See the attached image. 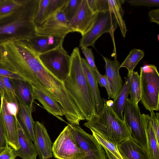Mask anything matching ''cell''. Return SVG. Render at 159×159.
Instances as JSON below:
<instances>
[{
	"label": "cell",
	"instance_id": "cell-41",
	"mask_svg": "<svg viewBox=\"0 0 159 159\" xmlns=\"http://www.w3.org/2000/svg\"><path fill=\"white\" fill-rule=\"evenodd\" d=\"M148 15L152 22L159 24V9L158 8L149 11Z\"/></svg>",
	"mask_w": 159,
	"mask_h": 159
},
{
	"label": "cell",
	"instance_id": "cell-21",
	"mask_svg": "<svg viewBox=\"0 0 159 159\" xmlns=\"http://www.w3.org/2000/svg\"><path fill=\"white\" fill-rule=\"evenodd\" d=\"M149 114L141 115L142 124L144 129L148 154L151 159H159V141L149 120Z\"/></svg>",
	"mask_w": 159,
	"mask_h": 159
},
{
	"label": "cell",
	"instance_id": "cell-6",
	"mask_svg": "<svg viewBox=\"0 0 159 159\" xmlns=\"http://www.w3.org/2000/svg\"><path fill=\"white\" fill-rule=\"evenodd\" d=\"M38 56L44 66L60 80L63 81L68 75L70 57L62 45Z\"/></svg>",
	"mask_w": 159,
	"mask_h": 159
},
{
	"label": "cell",
	"instance_id": "cell-22",
	"mask_svg": "<svg viewBox=\"0 0 159 159\" xmlns=\"http://www.w3.org/2000/svg\"><path fill=\"white\" fill-rule=\"evenodd\" d=\"M10 80L15 94L19 102L28 106L33 104L34 99L32 85L22 80L10 79Z\"/></svg>",
	"mask_w": 159,
	"mask_h": 159
},
{
	"label": "cell",
	"instance_id": "cell-33",
	"mask_svg": "<svg viewBox=\"0 0 159 159\" xmlns=\"http://www.w3.org/2000/svg\"><path fill=\"white\" fill-rule=\"evenodd\" d=\"M66 1V0H50L47 9L46 19L60 9Z\"/></svg>",
	"mask_w": 159,
	"mask_h": 159
},
{
	"label": "cell",
	"instance_id": "cell-1",
	"mask_svg": "<svg viewBox=\"0 0 159 159\" xmlns=\"http://www.w3.org/2000/svg\"><path fill=\"white\" fill-rule=\"evenodd\" d=\"M70 57L69 73L63 82L69 95L88 121L97 114L95 100L83 71L78 47L74 48Z\"/></svg>",
	"mask_w": 159,
	"mask_h": 159
},
{
	"label": "cell",
	"instance_id": "cell-14",
	"mask_svg": "<svg viewBox=\"0 0 159 159\" xmlns=\"http://www.w3.org/2000/svg\"><path fill=\"white\" fill-rule=\"evenodd\" d=\"M64 38L58 36H39L35 34L27 41L38 55L62 45Z\"/></svg>",
	"mask_w": 159,
	"mask_h": 159
},
{
	"label": "cell",
	"instance_id": "cell-43",
	"mask_svg": "<svg viewBox=\"0 0 159 159\" xmlns=\"http://www.w3.org/2000/svg\"><path fill=\"white\" fill-rule=\"evenodd\" d=\"M5 89H6L5 88L0 81V96H1L3 94Z\"/></svg>",
	"mask_w": 159,
	"mask_h": 159
},
{
	"label": "cell",
	"instance_id": "cell-13",
	"mask_svg": "<svg viewBox=\"0 0 159 159\" xmlns=\"http://www.w3.org/2000/svg\"><path fill=\"white\" fill-rule=\"evenodd\" d=\"M34 146L40 159H48L53 157L52 142L44 125L34 121Z\"/></svg>",
	"mask_w": 159,
	"mask_h": 159
},
{
	"label": "cell",
	"instance_id": "cell-39",
	"mask_svg": "<svg viewBox=\"0 0 159 159\" xmlns=\"http://www.w3.org/2000/svg\"><path fill=\"white\" fill-rule=\"evenodd\" d=\"M16 157L14 149L8 145L0 153V159H15Z\"/></svg>",
	"mask_w": 159,
	"mask_h": 159
},
{
	"label": "cell",
	"instance_id": "cell-38",
	"mask_svg": "<svg viewBox=\"0 0 159 159\" xmlns=\"http://www.w3.org/2000/svg\"><path fill=\"white\" fill-rule=\"evenodd\" d=\"M0 75L7 77L10 79H17L24 80L20 76L8 70L2 66L0 63Z\"/></svg>",
	"mask_w": 159,
	"mask_h": 159
},
{
	"label": "cell",
	"instance_id": "cell-16",
	"mask_svg": "<svg viewBox=\"0 0 159 159\" xmlns=\"http://www.w3.org/2000/svg\"><path fill=\"white\" fill-rule=\"evenodd\" d=\"M121 0H96L97 12L109 11L113 14L120 28L122 34L125 37L127 31L126 27L123 19L124 11Z\"/></svg>",
	"mask_w": 159,
	"mask_h": 159
},
{
	"label": "cell",
	"instance_id": "cell-27",
	"mask_svg": "<svg viewBox=\"0 0 159 159\" xmlns=\"http://www.w3.org/2000/svg\"><path fill=\"white\" fill-rule=\"evenodd\" d=\"M2 95L6 101L10 113L17 118L19 109V102L15 94L8 90L5 89Z\"/></svg>",
	"mask_w": 159,
	"mask_h": 159
},
{
	"label": "cell",
	"instance_id": "cell-29",
	"mask_svg": "<svg viewBox=\"0 0 159 159\" xmlns=\"http://www.w3.org/2000/svg\"><path fill=\"white\" fill-rule=\"evenodd\" d=\"M24 1V0H0V18L14 11Z\"/></svg>",
	"mask_w": 159,
	"mask_h": 159
},
{
	"label": "cell",
	"instance_id": "cell-10",
	"mask_svg": "<svg viewBox=\"0 0 159 159\" xmlns=\"http://www.w3.org/2000/svg\"><path fill=\"white\" fill-rule=\"evenodd\" d=\"M72 32L69 22L60 9L47 17L35 30V34L37 35L64 38Z\"/></svg>",
	"mask_w": 159,
	"mask_h": 159
},
{
	"label": "cell",
	"instance_id": "cell-37",
	"mask_svg": "<svg viewBox=\"0 0 159 159\" xmlns=\"http://www.w3.org/2000/svg\"><path fill=\"white\" fill-rule=\"evenodd\" d=\"M8 145L4 126L0 116V153Z\"/></svg>",
	"mask_w": 159,
	"mask_h": 159
},
{
	"label": "cell",
	"instance_id": "cell-26",
	"mask_svg": "<svg viewBox=\"0 0 159 159\" xmlns=\"http://www.w3.org/2000/svg\"><path fill=\"white\" fill-rule=\"evenodd\" d=\"M129 94L130 99L136 104L140 101L141 90L140 75L137 71H133L130 80Z\"/></svg>",
	"mask_w": 159,
	"mask_h": 159
},
{
	"label": "cell",
	"instance_id": "cell-35",
	"mask_svg": "<svg viewBox=\"0 0 159 159\" xmlns=\"http://www.w3.org/2000/svg\"><path fill=\"white\" fill-rule=\"evenodd\" d=\"M149 120L154 131L157 139L159 141V114L158 112H151Z\"/></svg>",
	"mask_w": 159,
	"mask_h": 159
},
{
	"label": "cell",
	"instance_id": "cell-5",
	"mask_svg": "<svg viewBox=\"0 0 159 159\" xmlns=\"http://www.w3.org/2000/svg\"><path fill=\"white\" fill-rule=\"evenodd\" d=\"M118 26L114 15L111 12H98L89 28L82 35L79 46L94 47L97 40L103 34L108 32L112 37L114 43L113 34Z\"/></svg>",
	"mask_w": 159,
	"mask_h": 159
},
{
	"label": "cell",
	"instance_id": "cell-18",
	"mask_svg": "<svg viewBox=\"0 0 159 159\" xmlns=\"http://www.w3.org/2000/svg\"><path fill=\"white\" fill-rule=\"evenodd\" d=\"M19 148L14 149L16 157L22 159H36L38 155L34 144L30 137L24 131L17 120Z\"/></svg>",
	"mask_w": 159,
	"mask_h": 159
},
{
	"label": "cell",
	"instance_id": "cell-15",
	"mask_svg": "<svg viewBox=\"0 0 159 159\" xmlns=\"http://www.w3.org/2000/svg\"><path fill=\"white\" fill-rule=\"evenodd\" d=\"M105 63V75L109 83L112 94V98L114 99L121 89L123 81L120 75V64L118 60H111L102 56Z\"/></svg>",
	"mask_w": 159,
	"mask_h": 159
},
{
	"label": "cell",
	"instance_id": "cell-25",
	"mask_svg": "<svg viewBox=\"0 0 159 159\" xmlns=\"http://www.w3.org/2000/svg\"><path fill=\"white\" fill-rule=\"evenodd\" d=\"M144 55L143 50L138 49H133L120 65V68L125 67L128 70V73H131Z\"/></svg>",
	"mask_w": 159,
	"mask_h": 159
},
{
	"label": "cell",
	"instance_id": "cell-19",
	"mask_svg": "<svg viewBox=\"0 0 159 159\" xmlns=\"http://www.w3.org/2000/svg\"><path fill=\"white\" fill-rule=\"evenodd\" d=\"M32 86L34 99L38 100L49 113L65 121L60 116H65V113L60 104L43 92Z\"/></svg>",
	"mask_w": 159,
	"mask_h": 159
},
{
	"label": "cell",
	"instance_id": "cell-44",
	"mask_svg": "<svg viewBox=\"0 0 159 159\" xmlns=\"http://www.w3.org/2000/svg\"><path fill=\"white\" fill-rule=\"evenodd\" d=\"M106 103L108 106L111 107L113 106V101L111 100H106Z\"/></svg>",
	"mask_w": 159,
	"mask_h": 159
},
{
	"label": "cell",
	"instance_id": "cell-31",
	"mask_svg": "<svg viewBox=\"0 0 159 159\" xmlns=\"http://www.w3.org/2000/svg\"><path fill=\"white\" fill-rule=\"evenodd\" d=\"M50 0H39V4L34 19L35 27L41 24L46 19L47 9Z\"/></svg>",
	"mask_w": 159,
	"mask_h": 159
},
{
	"label": "cell",
	"instance_id": "cell-9",
	"mask_svg": "<svg viewBox=\"0 0 159 159\" xmlns=\"http://www.w3.org/2000/svg\"><path fill=\"white\" fill-rule=\"evenodd\" d=\"M76 142L84 153V159H107L105 151L92 135L79 125L68 124Z\"/></svg>",
	"mask_w": 159,
	"mask_h": 159
},
{
	"label": "cell",
	"instance_id": "cell-23",
	"mask_svg": "<svg viewBox=\"0 0 159 159\" xmlns=\"http://www.w3.org/2000/svg\"><path fill=\"white\" fill-rule=\"evenodd\" d=\"M33 109V104L28 106L19 102V109L17 119L24 131L34 142V121L32 116Z\"/></svg>",
	"mask_w": 159,
	"mask_h": 159
},
{
	"label": "cell",
	"instance_id": "cell-2",
	"mask_svg": "<svg viewBox=\"0 0 159 159\" xmlns=\"http://www.w3.org/2000/svg\"><path fill=\"white\" fill-rule=\"evenodd\" d=\"M39 0H24L13 12L0 18V44L28 40L35 34L34 17Z\"/></svg>",
	"mask_w": 159,
	"mask_h": 159
},
{
	"label": "cell",
	"instance_id": "cell-32",
	"mask_svg": "<svg viewBox=\"0 0 159 159\" xmlns=\"http://www.w3.org/2000/svg\"><path fill=\"white\" fill-rule=\"evenodd\" d=\"M98 84L101 87H104L106 89L108 99L112 98V94L109 83L105 75L101 74L98 70L95 71Z\"/></svg>",
	"mask_w": 159,
	"mask_h": 159
},
{
	"label": "cell",
	"instance_id": "cell-4",
	"mask_svg": "<svg viewBox=\"0 0 159 159\" xmlns=\"http://www.w3.org/2000/svg\"><path fill=\"white\" fill-rule=\"evenodd\" d=\"M141 103L150 112L159 109V74L154 65L140 67Z\"/></svg>",
	"mask_w": 159,
	"mask_h": 159
},
{
	"label": "cell",
	"instance_id": "cell-17",
	"mask_svg": "<svg viewBox=\"0 0 159 159\" xmlns=\"http://www.w3.org/2000/svg\"><path fill=\"white\" fill-rule=\"evenodd\" d=\"M117 146L124 159H151L147 151L130 138Z\"/></svg>",
	"mask_w": 159,
	"mask_h": 159
},
{
	"label": "cell",
	"instance_id": "cell-42",
	"mask_svg": "<svg viewBox=\"0 0 159 159\" xmlns=\"http://www.w3.org/2000/svg\"><path fill=\"white\" fill-rule=\"evenodd\" d=\"M4 57V49L2 44H0V63L2 61Z\"/></svg>",
	"mask_w": 159,
	"mask_h": 159
},
{
	"label": "cell",
	"instance_id": "cell-3",
	"mask_svg": "<svg viewBox=\"0 0 159 159\" xmlns=\"http://www.w3.org/2000/svg\"><path fill=\"white\" fill-rule=\"evenodd\" d=\"M104 105L101 111L85 123L84 125L114 144L118 145L130 138V133L124 120L120 118L106 100L102 99Z\"/></svg>",
	"mask_w": 159,
	"mask_h": 159
},
{
	"label": "cell",
	"instance_id": "cell-11",
	"mask_svg": "<svg viewBox=\"0 0 159 159\" xmlns=\"http://www.w3.org/2000/svg\"><path fill=\"white\" fill-rule=\"evenodd\" d=\"M0 97V116L5 129L8 144L17 150L20 147L17 118L10 113L3 96L1 95Z\"/></svg>",
	"mask_w": 159,
	"mask_h": 159
},
{
	"label": "cell",
	"instance_id": "cell-40",
	"mask_svg": "<svg viewBox=\"0 0 159 159\" xmlns=\"http://www.w3.org/2000/svg\"><path fill=\"white\" fill-rule=\"evenodd\" d=\"M0 81L6 89L15 94L14 89L10 78L0 75Z\"/></svg>",
	"mask_w": 159,
	"mask_h": 159
},
{
	"label": "cell",
	"instance_id": "cell-36",
	"mask_svg": "<svg viewBox=\"0 0 159 159\" xmlns=\"http://www.w3.org/2000/svg\"><path fill=\"white\" fill-rule=\"evenodd\" d=\"M127 1L130 5L134 6L153 7L159 5V0H129Z\"/></svg>",
	"mask_w": 159,
	"mask_h": 159
},
{
	"label": "cell",
	"instance_id": "cell-24",
	"mask_svg": "<svg viewBox=\"0 0 159 159\" xmlns=\"http://www.w3.org/2000/svg\"><path fill=\"white\" fill-rule=\"evenodd\" d=\"M132 73H128L127 77L125 78V80L122 87L114 99L113 105L111 107L119 117L123 120L124 108L129 94L130 80Z\"/></svg>",
	"mask_w": 159,
	"mask_h": 159
},
{
	"label": "cell",
	"instance_id": "cell-8",
	"mask_svg": "<svg viewBox=\"0 0 159 159\" xmlns=\"http://www.w3.org/2000/svg\"><path fill=\"white\" fill-rule=\"evenodd\" d=\"M52 153L57 159H84L85 155L78 145L68 124L52 145Z\"/></svg>",
	"mask_w": 159,
	"mask_h": 159
},
{
	"label": "cell",
	"instance_id": "cell-20",
	"mask_svg": "<svg viewBox=\"0 0 159 159\" xmlns=\"http://www.w3.org/2000/svg\"><path fill=\"white\" fill-rule=\"evenodd\" d=\"M81 64L85 75L94 95L96 111L98 114L102 110L104 102L101 97L95 71L89 65L86 59L81 58Z\"/></svg>",
	"mask_w": 159,
	"mask_h": 159
},
{
	"label": "cell",
	"instance_id": "cell-28",
	"mask_svg": "<svg viewBox=\"0 0 159 159\" xmlns=\"http://www.w3.org/2000/svg\"><path fill=\"white\" fill-rule=\"evenodd\" d=\"M82 0H66L60 9L69 22L77 11Z\"/></svg>",
	"mask_w": 159,
	"mask_h": 159
},
{
	"label": "cell",
	"instance_id": "cell-30",
	"mask_svg": "<svg viewBox=\"0 0 159 159\" xmlns=\"http://www.w3.org/2000/svg\"><path fill=\"white\" fill-rule=\"evenodd\" d=\"M91 131L92 135L102 147L105 148L117 159H124L119 152L117 145L106 140L97 133Z\"/></svg>",
	"mask_w": 159,
	"mask_h": 159
},
{
	"label": "cell",
	"instance_id": "cell-34",
	"mask_svg": "<svg viewBox=\"0 0 159 159\" xmlns=\"http://www.w3.org/2000/svg\"><path fill=\"white\" fill-rule=\"evenodd\" d=\"M81 48L82 53L86 58V60L90 66L94 70H98L94 61V57L91 48L88 47Z\"/></svg>",
	"mask_w": 159,
	"mask_h": 159
},
{
	"label": "cell",
	"instance_id": "cell-7",
	"mask_svg": "<svg viewBox=\"0 0 159 159\" xmlns=\"http://www.w3.org/2000/svg\"><path fill=\"white\" fill-rule=\"evenodd\" d=\"M123 112V119L130 131V138L144 148L148 154L142 114L138 105L135 104L130 98H128Z\"/></svg>",
	"mask_w": 159,
	"mask_h": 159
},
{
	"label": "cell",
	"instance_id": "cell-12",
	"mask_svg": "<svg viewBox=\"0 0 159 159\" xmlns=\"http://www.w3.org/2000/svg\"><path fill=\"white\" fill-rule=\"evenodd\" d=\"M97 13L90 9L87 0H82L77 11L69 23L73 32L82 35L90 27Z\"/></svg>",
	"mask_w": 159,
	"mask_h": 159
}]
</instances>
